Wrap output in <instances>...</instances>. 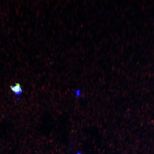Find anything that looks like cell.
Here are the masks:
<instances>
[{
    "label": "cell",
    "mask_w": 154,
    "mask_h": 154,
    "mask_svg": "<svg viewBox=\"0 0 154 154\" xmlns=\"http://www.w3.org/2000/svg\"><path fill=\"white\" fill-rule=\"evenodd\" d=\"M11 90L16 95H19L22 92V90L21 85L19 83H16L15 86L11 85L10 86Z\"/></svg>",
    "instance_id": "cell-1"
}]
</instances>
